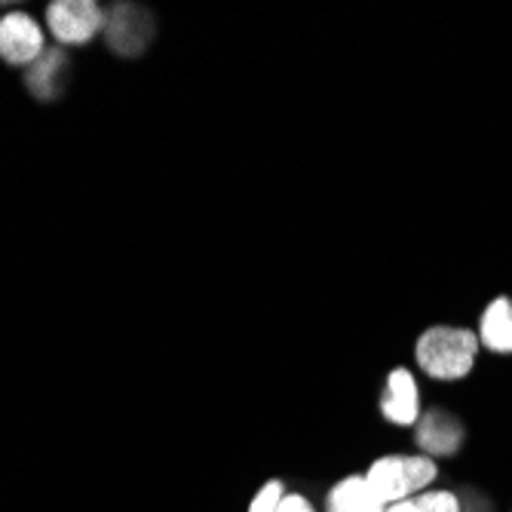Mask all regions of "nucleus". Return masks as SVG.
Listing matches in <instances>:
<instances>
[{"instance_id": "nucleus-1", "label": "nucleus", "mask_w": 512, "mask_h": 512, "mask_svg": "<svg viewBox=\"0 0 512 512\" xmlns=\"http://www.w3.org/2000/svg\"><path fill=\"white\" fill-rule=\"evenodd\" d=\"M414 371L433 384H463L473 378L482 356V344L473 325L433 322L414 338Z\"/></svg>"}, {"instance_id": "nucleus-2", "label": "nucleus", "mask_w": 512, "mask_h": 512, "mask_svg": "<svg viewBox=\"0 0 512 512\" xmlns=\"http://www.w3.org/2000/svg\"><path fill=\"white\" fill-rule=\"evenodd\" d=\"M362 473H365L368 488L375 491V497L384 506H393L427 488H436L442 476V463L411 448V451H387V454L371 457Z\"/></svg>"}, {"instance_id": "nucleus-3", "label": "nucleus", "mask_w": 512, "mask_h": 512, "mask_svg": "<svg viewBox=\"0 0 512 512\" xmlns=\"http://www.w3.org/2000/svg\"><path fill=\"white\" fill-rule=\"evenodd\" d=\"M105 19H108V7H102L99 0H50L43 10L46 34L62 50L89 46L96 37H102Z\"/></svg>"}, {"instance_id": "nucleus-4", "label": "nucleus", "mask_w": 512, "mask_h": 512, "mask_svg": "<svg viewBox=\"0 0 512 512\" xmlns=\"http://www.w3.org/2000/svg\"><path fill=\"white\" fill-rule=\"evenodd\" d=\"M154 37H157V19L148 7L132 4V0H120V4L108 7L102 40L117 59L126 62L142 59L151 50Z\"/></svg>"}, {"instance_id": "nucleus-5", "label": "nucleus", "mask_w": 512, "mask_h": 512, "mask_svg": "<svg viewBox=\"0 0 512 512\" xmlns=\"http://www.w3.org/2000/svg\"><path fill=\"white\" fill-rule=\"evenodd\" d=\"M427 402H424V387H421V375L411 368V365H393L381 393H378V414L381 421L390 430H405L411 433L417 427V421L424 417Z\"/></svg>"}, {"instance_id": "nucleus-6", "label": "nucleus", "mask_w": 512, "mask_h": 512, "mask_svg": "<svg viewBox=\"0 0 512 512\" xmlns=\"http://www.w3.org/2000/svg\"><path fill=\"white\" fill-rule=\"evenodd\" d=\"M411 448L427 454L436 463L454 460L467 448V424L445 405H427L424 417L411 430Z\"/></svg>"}, {"instance_id": "nucleus-7", "label": "nucleus", "mask_w": 512, "mask_h": 512, "mask_svg": "<svg viewBox=\"0 0 512 512\" xmlns=\"http://www.w3.org/2000/svg\"><path fill=\"white\" fill-rule=\"evenodd\" d=\"M46 50V28L28 10H10L0 16V62L28 71Z\"/></svg>"}, {"instance_id": "nucleus-8", "label": "nucleus", "mask_w": 512, "mask_h": 512, "mask_svg": "<svg viewBox=\"0 0 512 512\" xmlns=\"http://www.w3.org/2000/svg\"><path fill=\"white\" fill-rule=\"evenodd\" d=\"M71 83V56L62 46H50L28 71H25V89L34 102H59Z\"/></svg>"}, {"instance_id": "nucleus-9", "label": "nucleus", "mask_w": 512, "mask_h": 512, "mask_svg": "<svg viewBox=\"0 0 512 512\" xmlns=\"http://www.w3.org/2000/svg\"><path fill=\"white\" fill-rule=\"evenodd\" d=\"M476 338L482 353L509 359L512 356V295H494L476 319Z\"/></svg>"}, {"instance_id": "nucleus-10", "label": "nucleus", "mask_w": 512, "mask_h": 512, "mask_svg": "<svg viewBox=\"0 0 512 512\" xmlns=\"http://www.w3.org/2000/svg\"><path fill=\"white\" fill-rule=\"evenodd\" d=\"M322 512H387V506L368 488L365 473H344L322 494Z\"/></svg>"}, {"instance_id": "nucleus-11", "label": "nucleus", "mask_w": 512, "mask_h": 512, "mask_svg": "<svg viewBox=\"0 0 512 512\" xmlns=\"http://www.w3.org/2000/svg\"><path fill=\"white\" fill-rule=\"evenodd\" d=\"M387 512H463V500H460V491L436 485V488H427L408 500L387 506Z\"/></svg>"}, {"instance_id": "nucleus-12", "label": "nucleus", "mask_w": 512, "mask_h": 512, "mask_svg": "<svg viewBox=\"0 0 512 512\" xmlns=\"http://www.w3.org/2000/svg\"><path fill=\"white\" fill-rule=\"evenodd\" d=\"M286 491H289L286 479H279V476L264 479V482L252 491V497H249V503H246V512H279V500L286 497Z\"/></svg>"}, {"instance_id": "nucleus-13", "label": "nucleus", "mask_w": 512, "mask_h": 512, "mask_svg": "<svg viewBox=\"0 0 512 512\" xmlns=\"http://www.w3.org/2000/svg\"><path fill=\"white\" fill-rule=\"evenodd\" d=\"M279 512H322V506L301 488H289L286 497L279 500Z\"/></svg>"}]
</instances>
